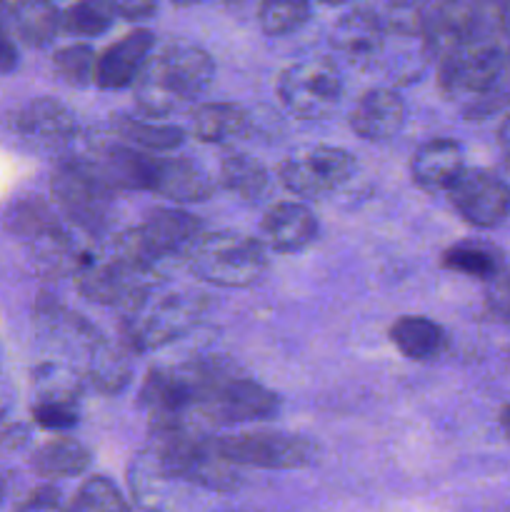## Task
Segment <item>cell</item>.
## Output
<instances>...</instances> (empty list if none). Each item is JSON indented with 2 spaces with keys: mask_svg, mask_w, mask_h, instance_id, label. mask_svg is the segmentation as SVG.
<instances>
[{
  "mask_svg": "<svg viewBox=\"0 0 510 512\" xmlns=\"http://www.w3.org/2000/svg\"><path fill=\"white\" fill-rule=\"evenodd\" d=\"M155 38L150 30L135 28L118 43L108 45L95 60L93 83L103 90H120L133 83L143 65L148 63L150 50H153Z\"/></svg>",
  "mask_w": 510,
  "mask_h": 512,
  "instance_id": "cell-14",
  "label": "cell"
},
{
  "mask_svg": "<svg viewBox=\"0 0 510 512\" xmlns=\"http://www.w3.org/2000/svg\"><path fill=\"white\" fill-rule=\"evenodd\" d=\"M393 8H418L420 3H425V0H388Z\"/></svg>",
  "mask_w": 510,
  "mask_h": 512,
  "instance_id": "cell-38",
  "label": "cell"
},
{
  "mask_svg": "<svg viewBox=\"0 0 510 512\" xmlns=\"http://www.w3.org/2000/svg\"><path fill=\"white\" fill-rule=\"evenodd\" d=\"M498 143H500V148H503L505 160H508V163H510V115L503 120V123H500Z\"/></svg>",
  "mask_w": 510,
  "mask_h": 512,
  "instance_id": "cell-36",
  "label": "cell"
},
{
  "mask_svg": "<svg viewBox=\"0 0 510 512\" xmlns=\"http://www.w3.org/2000/svg\"><path fill=\"white\" fill-rule=\"evenodd\" d=\"M115 10L125 20H145L155 13L158 0H113Z\"/></svg>",
  "mask_w": 510,
  "mask_h": 512,
  "instance_id": "cell-33",
  "label": "cell"
},
{
  "mask_svg": "<svg viewBox=\"0 0 510 512\" xmlns=\"http://www.w3.org/2000/svg\"><path fill=\"white\" fill-rule=\"evenodd\" d=\"M215 63L200 45L173 40L133 80L135 105L148 118H168L173 110L200 98L213 85Z\"/></svg>",
  "mask_w": 510,
  "mask_h": 512,
  "instance_id": "cell-1",
  "label": "cell"
},
{
  "mask_svg": "<svg viewBox=\"0 0 510 512\" xmlns=\"http://www.w3.org/2000/svg\"><path fill=\"white\" fill-rule=\"evenodd\" d=\"M205 310V298L200 293H168L160 298H140L130 305L123 323V338L128 350L163 348L173 340L183 338Z\"/></svg>",
  "mask_w": 510,
  "mask_h": 512,
  "instance_id": "cell-4",
  "label": "cell"
},
{
  "mask_svg": "<svg viewBox=\"0 0 510 512\" xmlns=\"http://www.w3.org/2000/svg\"><path fill=\"white\" fill-rule=\"evenodd\" d=\"M18 512H70V508H63V505H60L58 493L45 490V493L33 495Z\"/></svg>",
  "mask_w": 510,
  "mask_h": 512,
  "instance_id": "cell-34",
  "label": "cell"
},
{
  "mask_svg": "<svg viewBox=\"0 0 510 512\" xmlns=\"http://www.w3.org/2000/svg\"><path fill=\"white\" fill-rule=\"evenodd\" d=\"M190 128L203 143H235L250 130V115L235 103H203L193 110Z\"/></svg>",
  "mask_w": 510,
  "mask_h": 512,
  "instance_id": "cell-19",
  "label": "cell"
},
{
  "mask_svg": "<svg viewBox=\"0 0 510 512\" xmlns=\"http://www.w3.org/2000/svg\"><path fill=\"white\" fill-rule=\"evenodd\" d=\"M220 185L243 200H260L270 185V173L253 155L235 153L220 163Z\"/></svg>",
  "mask_w": 510,
  "mask_h": 512,
  "instance_id": "cell-26",
  "label": "cell"
},
{
  "mask_svg": "<svg viewBox=\"0 0 510 512\" xmlns=\"http://www.w3.org/2000/svg\"><path fill=\"white\" fill-rule=\"evenodd\" d=\"M508 285H510V278H508Z\"/></svg>",
  "mask_w": 510,
  "mask_h": 512,
  "instance_id": "cell-42",
  "label": "cell"
},
{
  "mask_svg": "<svg viewBox=\"0 0 510 512\" xmlns=\"http://www.w3.org/2000/svg\"><path fill=\"white\" fill-rule=\"evenodd\" d=\"M318 3H323V5H343V3H348V0H318Z\"/></svg>",
  "mask_w": 510,
  "mask_h": 512,
  "instance_id": "cell-39",
  "label": "cell"
},
{
  "mask_svg": "<svg viewBox=\"0 0 510 512\" xmlns=\"http://www.w3.org/2000/svg\"><path fill=\"white\" fill-rule=\"evenodd\" d=\"M3 498H5V485L3 480H0V503H3Z\"/></svg>",
  "mask_w": 510,
  "mask_h": 512,
  "instance_id": "cell-41",
  "label": "cell"
},
{
  "mask_svg": "<svg viewBox=\"0 0 510 512\" xmlns=\"http://www.w3.org/2000/svg\"><path fill=\"white\" fill-rule=\"evenodd\" d=\"M390 340L395 348L410 360L438 358L448 345V335L435 320L423 315H403L390 328Z\"/></svg>",
  "mask_w": 510,
  "mask_h": 512,
  "instance_id": "cell-20",
  "label": "cell"
},
{
  "mask_svg": "<svg viewBox=\"0 0 510 512\" xmlns=\"http://www.w3.org/2000/svg\"><path fill=\"white\" fill-rule=\"evenodd\" d=\"M405 123V103L393 88H373L360 95L350 113V128L355 135L373 143H383L400 133Z\"/></svg>",
  "mask_w": 510,
  "mask_h": 512,
  "instance_id": "cell-15",
  "label": "cell"
},
{
  "mask_svg": "<svg viewBox=\"0 0 510 512\" xmlns=\"http://www.w3.org/2000/svg\"><path fill=\"white\" fill-rule=\"evenodd\" d=\"M33 418L45 430H70L78 423V405L73 400H40Z\"/></svg>",
  "mask_w": 510,
  "mask_h": 512,
  "instance_id": "cell-32",
  "label": "cell"
},
{
  "mask_svg": "<svg viewBox=\"0 0 510 512\" xmlns=\"http://www.w3.org/2000/svg\"><path fill=\"white\" fill-rule=\"evenodd\" d=\"M280 103L303 120H320L338 105L343 95V78L330 58L313 55L298 60L280 73Z\"/></svg>",
  "mask_w": 510,
  "mask_h": 512,
  "instance_id": "cell-5",
  "label": "cell"
},
{
  "mask_svg": "<svg viewBox=\"0 0 510 512\" xmlns=\"http://www.w3.org/2000/svg\"><path fill=\"white\" fill-rule=\"evenodd\" d=\"M220 450L240 468L295 470L315 460V445L303 435L290 433H238L218 438Z\"/></svg>",
  "mask_w": 510,
  "mask_h": 512,
  "instance_id": "cell-7",
  "label": "cell"
},
{
  "mask_svg": "<svg viewBox=\"0 0 510 512\" xmlns=\"http://www.w3.org/2000/svg\"><path fill=\"white\" fill-rule=\"evenodd\" d=\"M330 43L353 68L370 70L383 60L385 23L370 10H350L335 23Z\"/></svg>",
  "mask_w": 510,
  "mask_h": 512,
  "instance_id": "cell-13",
  "label": "cell"
},
{
  "mask_svg": "<svg viewBox=\"0 0 510 512\" xmlns=\"http://www.w3.org/2000/svg\"><path fill=\"white\" fill-rule=\"evenodd\" d=\"M15 65H18V50H15L8 30L0 28V75H8Z\"/></svg>",
  "mask_w": 510,
  "mask_h": 512,
  "instance_id": "cell-35",
  "label": "cell"
},
{
  "mask_svg": "<svg viewBox=\"0 0 510 512\" xmlns=\"http://www.w3.org/2000/svg\"><path fill=\"white\" fill-rule=\"evenodd\" d=\"M465 170L463 148L450 138H435L420 145L410 160L413 183L425 193H448L450 185Z\"/></svg>",
  "mask_w": 510,
  "mask_h": 512,
  "instance_id": "cell-16",
  "label": "cell"
},
{
  "mask_svg": "<svg viewBox=\"0 0 510 512\" xmlns=\"http://www.w3.org/2000/svg\"><path fill=\"white\" fill-rule=\"evenodd\" d=\"M58 215V208L53 210V205L48 200L38 198V195H25V198H18L15 203H10V208L3 215V223L8 228V233H13L15 238L28 240L33 245L38 240L63 230L60 228Z\"/></svg>",
  "mask_w": 510,
  "mask_h": 512,
  "instance_id": "cell-21",
  "label": "cell"
},
{
  "mask_svg": "<svg viewBox=\"0 0 510 512\" xmlns=\"http://www.w3.org/2000/svg\"><path fill=\"white\" fill-rule=\"evenodd\" d=\"M500 428H503L505 438L510 440V405H505V408L500 410Z\"/></svg>",
  "mask_w": 510,
  "mask_h": 512,
  "instance_id": "cell-37",
  "label": "cell"
},
{
  "mask_svg": "<svg viewBox=\"0 0 510 512\" xmlns=\"http://www.w3.org/2000/svg\"><path fill=\"white\" fill-rule=\"evenodd\" d=\"M128 378L130 360L125 353L103 345V348H98L90 355V380H93V385L98 390H103V393H118L128 383Z\"/></svg>",
  "mask_w": 510,
  "mask_h": 512,
  "instance_id": "cell-29",
  "label": "cell"
},
{
  "mask_svg": "<svg viewBox=\"0 0 510 512\" xmlns=\"http://www.w3.org/2000/svg\"><path fill=\"white\" fill-rule=\"evenodd\" d=\"M278 408L280 398L273 390L238 373L200 405L198 418L203 425H238L273 418Z\"/></svg>",
  "mask_w": 510,
  "mask_h": 512,
  "instance_id": "cell-8",
  "label": "cell"
},
{
  "mask_svg": "<svg viewBox=\"0 0 510 512\" xmlns=\"http://www.w3.org/2000/svg\"><path fill=\"white\" fill-rule=\"evenodd\" d=\"M185 263L203 283L218 288H248L268 268V255L260 240L235 230H218L200 235Z\"/></svg>",
  "mask_w": 510,
  "mask_h": 512,
  "instance_id": "cell-2",
  "label": "cell"
},
{
  "mask_svg": "<svg viewBox=\"0 0 510 512\" xmlns=\"http://www.w3.org/2000/svg\"><path fill=\"white\" fill-rule=\"evenodd\" d=\"M310 18V0H263L258 23L265 35H288L303 28Z\"/></svg>",
  "mask_w": 510,
  "mask_h": 512,
  "instance_id": "cell-28",
  "label": "cell"
},
{
  "mask_svg": "<svg viewBox=\"0 0 510 512\" xmlns=\"http://www.w3.org/2000/svg\"><path fill=\"white\" fill-rule=\"evenodd\" d=\"M95 60H98L95 50L90 48V45L78 43V45H68V48H60L58 53H55L53 65L65 83L83 88V85L93 83Z\"/></svg>",
  "mask_w": 510,
  "mask_h": 512,
  "instance_id": "cell-31",
  "label": "cell"
},
{
  "mask_svg": "<svg viewBox=\"0 0 510 512\" xmlns=\"http://www.w3.org/2000/svg\"><path fill=\"white\" fill-rule=\"evenodd\" d=\"M50 193L58 213L75 228L95 235L108 225L115 188L88 158H65L50 178Z\"/></svg>",
  "mask_w": 510,
  "mask_h": 512,
  "instance_id": "cell-3",
  "label": "cell"
},
{
  "mask_svg": "<svg viewBox=\"0 0 510 512\" xmlns=\"http://www.w3.org/2000/svg\"><path fill=\"white\" fill-rule=\"evenodd\" d=\"M228 5H245V3H253V0H225Z\"/></svg>",
  "mask_w": 510,
  "mask_h": 512,
  "instance_id": "cell-40",
  "label": "cell"
},
{
  "mask_svg": "<svg viewBox=\"0 0 510 512\" xmlns=\"http://www.w3.org/2000/svg\"><path fill=\"white\" fill-rule=\"evenodd\" d=\"M355 168L358 163L348 150L333 148V145H315V148L283 160L278 168V178L283 188L293 195L315 200L343 188L355 175Z\"/></svg>",
  "mask_w": 510,
  "mask_h": 512,
  "instance_id": "cell-6",
  "label": "cell"
},
{
  "mask_svg": "<svg viewBox=\"0 0 510 512\" xmlns=\"http://www.w3.org/2000/svg\"><path fill=\"white\" fill-rule=\"evenodd\" d=\"M13 133L40 153H60L68 148L78 133L75 115L53 98H35L20 105L10 118Z\"/></svg>",
  "mask_w": 510,
  "mask_h": 512,
  "instance_id": "cell-10",
  "label": "cell"
},
{
  "mask_svg": "<svg viewBox=\"0 0 510 512\" xmlns=\"http://www.w3.org/2000/svg\"><path fill=\"white\" fill-rule=\"evenodd\" d=\"M145 190L175 203H203L215 193V183L195 160L150 153Z\"/></svg>",
  "mask_w": 510,
  "mask_h": 512,
  "instance_id": "cell-12",
  "label": "cell"
},
{
  "mask_svg": "<svg viewBox=\"0 0 510 512\" xmlns=\"http://www.w3.org/2000/svg\"><path fill=\"white\" fill-rule=\"evenodd\" d=\"M70 512H128V503L108 478L95 475L80 485Z\"/></svg>",
  "mask_w": 510,
  "mask_h": 512,
  "instance_id": "cell-30",
  "label": "cell"
},
{
  "mask_svg": "<svg viewBox=\"0 0 510 512\" xmlns=\"http://www.w3.org/2000/svg\"><path fill=\"white\" fill-rule=\"evenodd\" d=\"M90 465V453L73 438H55L33 455V470L43 478H75Z\"/></svg>",
  "mask_w": 510,
  "mask_h": 512,
  "instance_id": "cell-25",
  "label": "cell"
},
{
  "mask_svg": "<svg viewBox=\"0 0 510 512\" xmlns=\"http://www.w3.org/2000/svg\"><path fill=\"white\" fill-rule=\"evenodd\" d=\"M140 243L148 250L150 258L155 260L158 268L173 260H188V253L198 238L203 235L200 220L195 215L185 213V210H153L148 218L135 228Z\"/></svg>",
  "mask_w": 510,
  "mask_h": 512,
  "instance_id": "cell-11",
  "label": "cell"
},
{
  "mask_svg": "<svg viewBox=\"0 0 510 512\" xmlns=\"http://www.w3.org/2000/svg\"><path fill=\"white\" fill-rule=\"evenodd\" d=\"M115 15L118 10L113 0H75L60 18V28L70 35L93 38L103 35L113 25Z\"/></svg>",
  "mask_w": 510,
  "mask_h": 512,
  "instance_id": "cell-27",
  "label": "cell"
},
{
  "mask_svg": "<svg viewBox=\"0 0 510 512\" xmlns=\"http://www.w3.org/2000/svg\"><path fill=\"white\" fill-rule=\"evenodd\" d=\"M128 483L135 505H140V508L148 512H155L165 508L170 498V488L178 480L170 475L160 455L150 445H145V450H140L133 458V463H130Z\"/></svg>",
  "mask_w": 510,
  "mask_h": 512,
  "instance_id": "cell-18",
  "label": "cell"
},
{
  "mask_svg": "<svg viewBox=\"0 0 510 512\" xmlns=\"http://www.w3.org/2000/svg\"><path fill=\"white\" fill-rule=\"evenodd\" d=\"M60 10L53 0H15L13 3V30L23 43L40 48L50 43L60 30Z\"/></svg>",
  "mask_w": 510,
  "mask_h": 512,
  "instance_id": "cell-24",
  "label": "cell"
},
{
  "mask_svg": "<svg viewBox=\"0 0 510 512\" xmlns=\"http://www.w3.org/2000/svg\"><path fill=\"white\" fill-rule=\"evenodd\" d=\"M115 140L130 145V148L145 150V153H170L180 148L185 140V133L175 125L150 123V120L130 118V115H115L110 120Z\"/></svg>",
  "mask_w": 510,
  "mask_h": 512,
  "instance_id": "cell-22",
  "label": "cell"
},
{
  "mask_svg": "<svg viewBox=\"0 0 510 512\" xmlns=\"http://www.w3.org/2000/svg\"><path fill=\"white\" fill-rule=\"evenodd\" d=\"M263 230L265 243L278 253H295L310 245L318 235V220H315L313 210L305 208L303 203L295 200H283L268 208L263 215Z\"/></svg>",
  "mask_w": 510,
  "mask_h": 512,
  "instance_id": "cell-17",
  "label": "cell"
},
{
  "mask_svg": "<svg viewBox=\"0 0 510 512\" xmlns=\"http://www.w3.org/2000/svg\"><path fill=\"white\" fill-rule=\"evenodd\" d=\"M443 265L453 273L478 280H495L503 273V253L483 240H460L443 253Z\"/></svg>",
  "mask_w": 510,
  "mask_h": 512,
  "instance_id": "cell-23",
  "label": "cell"
},
{
  "mask_svg": "<svg viewBox=\"0 0 510 512\" xmlns=\"http://www.w3.org/2000/svg\"><path fill=\"white\" fill-rule=\"evenodd\" d=\"M448 195L460 218L473 228H495L510 215V185L490 170L465 168Z\"/></svg>",
  "mask_w": 510,
  "mask_h": 512,
  "instance_id": "cell-9",
  "label": "cell"
}]
</instances>
